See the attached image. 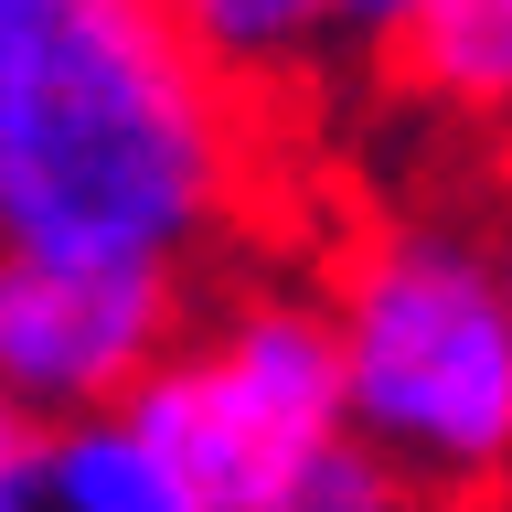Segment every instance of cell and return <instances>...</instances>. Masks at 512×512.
<instances>
[{"mask_svg":"<svg viewBox=\"0 0 512 512\" xmlns=\"http://www.w3.org/2000/svg\"><path fill=\"white\" fill-rule=\"evenodd\" d=\"M470 192H480V224H491V246H502V278H512V160H491Z\"/></svg>","mask_w":512,"mask_h":512,"instance_id":"obj_11","label":"cell"},{"mask_svg":"<svg viewBox=\"0 0 512 512\" xmlns=\"http://www.w3.org/2000/svg\"><path fill=\"white\" fill-rule=\"evenodd\" d=\"M278 107L171 0H0V256L214 288L278 224Z\"/></svg>","mask_w":512,"mask_h":512,"instance_id":"obj_1","label":"cell"},{"mask_svg":"<svg viewBox=\"0 0 512 512\" xmlns=\"http://www.w3.org/2000/svg\"><path fill=\"white\" fill-rule=\"evenodd\" d=\"M128 416L182 459V480L214 512H256L288 480H310L320 459H342L352 395H342V331H331L320 267L256 256V267L214 278L171 363L128 395Z\"/></svg>","mask_w":512,"mask_h":512,"instance_id":"obj_3","label":"cell"},{"mask_svg":"<svg viewBox=\"0 0 512 512\" xmlns=\"http://www.w3.org/2000/svg\"><path fill=\"white\" fill-rule=\"evenodd\" d=\"M256 512H427V491H406L374 448H342V459H320L310 480H288L278 502H256Z\"/></svg>","mask_w":512,"mask_h":512,"instance_id":"obj_8","label":"cell"},{"mask_svg":"<svg viewBox=\"0 0 512 512\" xmlns=\"http://www.w3.org/2000/svg\"><path fill=\"white\" fill-rule=\"evenodd\" d=\"M192 22V43L235 75L267 107H299V96L342 86V75H374L363 54V0H171Z\"/></svg>","mask_w":512,"mask_h":512,"instance_id":"obj_6","label":"cell"},{"mask_svg":"<svg viewBox=\"0 0 512 512\" xmlns=\"http://www.w3.org/2000/svg\"><path fill=\"white\" fill-rule=\"evenodd\" d=\"M0 512H54V427L0 395Z\"/></svg>","mask_w":512,"mask_h":512,"instance_id":"obj_9","label":"cell"},{"mask_svg":"<svg viewBox=\"0 0 512 512\" xmlns=\"http://www.w3.org/2000/svg\"><path fill=\"white\" fill-rule=\"evenodd\" d=\"M54 512H214L128 406L54 427Z\"/></svg>","mask_w":512,"mask_h":512,"instance_id":"obj_7","label":"cell"},{"mask_svg":"<svg viewBox=\"0 0 512 512\" xmlns=\"http://www.w3.org/2000/svg\"><path fill=\"white\" fill-rule=\"evenodd\" d=\"M203 288L128 278V267H54V256H0V395L43 427L128 406L192 331Z\"/></svg>","mask_w":512,"mask_h":512,"instance_id":"obj_4","label":"cell"},{"mask_svg":"<svg viewBox=\"0 0 512 512\" xmlns=\"http://www.w3.org/2000/svg\"><path fill=\"white\" fill-rule=\"evenodd\" d=\"M320 299L342 331L352 448L427 502L512 480V278L480 192L406 182L352 203L320 246Z\"/></svg>","mask_w":512,"mask_h":512,"instance_id":"obj_2","label":"cell"},{"mask_svg":"<svg viewBox=\"0 0 512 512\" xmlns=\"http://www.w3.org/2000/svg\"><path fill=\"white\" fill-rule=\"evenodd\" d=\"M384 107L459 160H512V0H438L374 64Z\"/></svg>","mask_w":512,"mask_h":512,"instance_id":"obj_5","label":"cell"},{"mask_svg":"<svg viewBox=\"0 0 512 512\" xmlns=\"http://www.w3.org/2000/svg\"><path fill=\"white\" fill-rule=\"evenodd\" d=\"M427 11H438V0H363V54L384 64V54H395V43H406L416 22H427Z\"/></svg>","mask_w":512,"mask_h":512,"instance_id":"obj_10","label":"cell"},{"mask_svg":"<svg viewBox=\"0 0 512 512\" xmlns=\"http://www.w3.org/2000/svg\"><path fill=\"white\" fill-rule=\"evenodd\" d=\"M427 512H512V491H470V502H427Z\"/></svg>","mask_w":512,"mask_h":512,"instance_id":"obj_12","label":"cell"}]
</instances>
